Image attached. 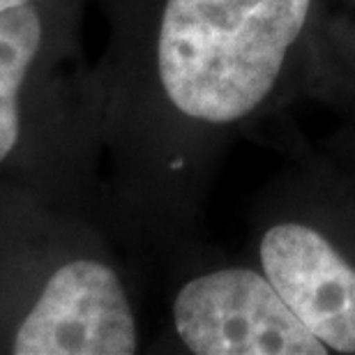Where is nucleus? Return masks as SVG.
Instances as JSON below:
<instances>
[{"mask_svg": "<svg viewBox=\"0 0 355 355\" xmlns=\"http://www.w3.org/2000/svg\"><path fill=\"white\" fill-rule=\"evenodd\" d=\"M146 279L97 210L0 191V355H134Z\"/></svg>", "mask_w": 355, "mask_h": 355, "instance_id": "f03ea898", "label": "nucleus"}, {"mask_svg": "<svg viewBox=\"0 0 355 355\" xmlns=\"http://www.w3.org/2000/svg\"><path fill=\"white\" fill-rule=\"evenodd\" d=\"M164 323L148 351L182 355H330L250 254L187 247L155 279Z\"/></svg>", "mask_w": 355, "mask_h": 355, "instance_id": "39448f33", "label": "nucleus"}, {"mask_svg": "<svg viewBox=\"0 0 355 355\" xmlns=\"http://www.w3.org/2000/svg\"><path fill=\"white\" fill-rule=\"evenodd\" d=\"M311 99L321 102L323 106H330L332 111H337L339 116H342L344 125H349L355 130V79L330 90H323L321 95H316Z\"/></svg>", "mask_w": 355, "mask_h": 355, "instance_id": "0eeeda50", "label": "nucleus"}, {"mask_svg": "<svg viewBox=\"0 0 355 355\" xmlns=\"http://www.w3.org/2000/svg\"><path fill=\"white\" fill-rule=\"evenodd\" d=\"M83 10L86 0H31L0 12V191L102 215Z\"/></svg>", "mask_w": 355, "mask_h": 355, "instance_id": "7ed1b4c3", "label": "nucleus"}, {"mask_svg": "<svg viewBox=\"0 0 355 355\" xmlns=\"http://www.w3.org/2000/svg\"><path fill=\"white\" fill-rule=\"evenodd\" d=\"M26 3H31V0H0V12L12 10V7H19V5H26Z\"/></svg>", "mask_w": 355, "mask_h": 355, "instance_id": "6e6552de", "label": "nucleus"}, {"mask_svg": "<svg viewBox=\"0 0 355 355\" xmlns=\"http://www.w3.org/2000/svg\"><path fill=\"white\" fill-rule=\"evenodd\" d=\"M250 257L328 346L355 355V130L302 148L252 210Z\"/></svg>", "mask_w": 355, "mask_h": 355, "instance_id": "20e7f679", "label": "nucleus"}, {"mask_svg": "<svg viewBox=\"0 0 355 355\" xmlns=\"http://www.w3.org/2000/svg\"><path fill=\"white\" fill-rule=\"evenodd\" d=\"M90 65L102 219L146 282L201 243L238 139L307 97L318 0H99Z\"/></svg>", "mask_w": 355, "mask_h": 355, "instance_id": "f257e3e1", "label": "nucleus"}, {"mask_svg": "<svg viewBox=\"0 0 355 355\" xmlns=\"http://www.w3.org/2000/svg\"><path fill=\"white\" fill-rule=\"evenodd\" d=\"M355 79V0H318L314 69L307 97Z\"/></svg>", "mask_w": 355, "mask_h": 355, "instance_id": "423d86ee", "label": "nucleus"}]
</instances>
